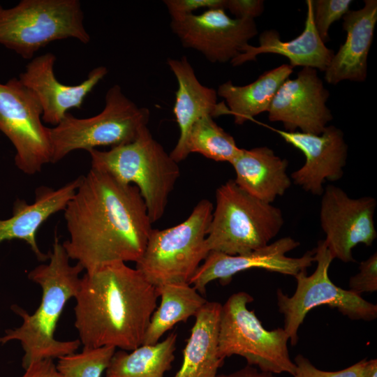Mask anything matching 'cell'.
Here are the masks:
<instances>
[{
	"mask_svg": "<svg viewBox=\"0 0 377 377\" xmlns=\"http://www.w3.org/2000/svg\"><path fill=\"white\" fill-rule=\"evenodd\" d=\"M270 128L304 154L305 162L292 173L291 179L305 191L322 195L325 181L334 182L343 177L348 146L339 128L327 126L319 135Z\"/></svg>",
	"mask_w": 377,
	"mask_h": 377,
	"instance_id": "2e32d148",
	"label": "cell"
},
{
	"mask_svg": "<svg viewBox=\"0 0 377 377\" xmlns=\"http://www.w3.org/2000/svg\"><path fill=\"white\" fill-rule=\"evenodd\" d=\"M330 96L317 70L305 67L295 79H287L275 94L268 110L272 122H281L285 131L319 135L332 119L326 105Z\"/></svg>",
	"mask_w": 377,
	"mask_h": 377,
	"instance_id": "9a60e30c",
	"label": "cell"
},
{
	"mask_svg": "<svg viewBox=\"0 0 377 377\" xmlns=\"http://www.w3.org/2000/svg\"><path fill=\"white\" fill-rule=\"evenodd\" d=\"M91 169L106 172L119 182L138 187L151 223L164 214L180 169L147 126L132 142L108 151L91 149Z\"/></svg>",
	"mask_w": 377,
	"mask_h": 377,
	"instance_id": "277c9868",
	"label": "cell"
},
{
	"mask_svg": "<svg viewBox=\"0 0 377 377\" xmlns=\"http://www.w3.org/2000/svg\"><path fill=\"white\" fill-rule=\"evenodd\" d=\"M20 377H64L52 359L37 360L31 363Z\"/></svg>",
	"mask_w": 377,
	"mask_h": 377,
	"instance_id": "836d02e7",
	"label": "cell"
},
{
	"mask_svg": "<svg viewBox=\"0 0 377 377\" xmlns=\"http://www.w3.org/2000/svg\"><path fill=\"white\" fill-rule=\"evenodd\" d=\"M293 72V67L290 64H282L265 71L246 85L237 86L230 80L226 81L219 85L216 92L224 98L235 123L242 125L268 112L277 91Z\"/></svg>",
	"mask_w": 377,
	"mask_h": 377,
	"instance_id": "cb8c5ba5",
	"label": "cell"
},
{
	"mask_svg": "<svg viewBox=\"0 0 377 377\" xmlns=\"http://www.w3.org/2000/svg\"><path fill=\"white\" fill-rule=\"evenodd\" d=\"M163 2L170 19H175L193 14V11L200 8L226 10V0H165Z\"/></svg>",
	"mask_w": 377,
	"mask_h": 377,
	"instance_id": "1f68e13d",
	"label": "cell"
},
{
	"mask_svg": "<svg viewBox=\"0 0 377 377\" xmlns=\"http://www.w3.org/2000/svg\"><path fill=\"white\" fill-rule=\"evenodd\" d=\"M161 304L154 311L143 343L151 345L180 322L195 316L207 300L188 283H170L155 287Z\"/></svg>",
	"mask_w": 377,
	"mask_h": 377,
	"instance_id": "d4e9b609",
	"label": "cell"
},
{
	"mask_svg": "<svg viewBox=\"0 0 377 377\" xmlns=\"http://www.w3.org/2000/svg\"><path fill=\"white\" fill-rule=\"evenodd\" d=\"M36 96L17 77L0 83V131L14 146L15 164L27 175L52 161L50 128L43 125Z\"/></svg>",
	"mask_w": 377,
	"mask_h": 377,
	"instance_id": "8fae6325",
	"label": "cell"
},
{
	"mask_svg": "<svg viewBox=\"0 0 377 377\" xmlns=\"http://www.w3.org/2000/svg\"><path fill=\"white\" fill-rule=\"evenodd\" d=\"M367 359L336 371H323L316 368L310 360L299 354L294 359L295 370L294 377H363Z\"/></svg>",
	"mask_w": 377,
	"mask_h": 377,
	"instance_id": "f546056e",
	"label": "cell"
},
{
	"mask_svg": "<svg viewBox=\"0 0 377 377\" xmlns=\"http://www.w3.org/2000/svg\"><path fill=\"white\" fill-rule=\"evenodd\" d=\"M221 306L207 301L195 315L182 364L173 377H217L224 363L218 348Z\"/></svg>",
	"mask_w": 377,
	"mask_h": 377,
	"instance_id": "603a6c76",
	"label": "cell"
},
{
	"mask_svg": "<svg viewBox=\"0 0 377 377\" xmlns=\"http://www.w3.org/2000/svg\"><path fill=\"white\" fill-rule=\"evenodd\" d=\"M352 2L351 0L313 1L314 24L325 44L330 40L331 24L343 17L350 10Z\"/></svg>",
	"mask_w": 377,
	"mask_h": 377,
	"instance_id": "f1b7e54d",
	"label": "cell"
},
{
	"mask_svg": "<svg viewBox=\"0 0 377 377\" xmlns=\"http://www.w3.org/2000/svg\"><path fill=\"white\" fill-rule=\"evenodd\" d=\"M56 56L47 52L31 60L19 80L37 97L43 109L42 121L59 124L71 108L81 109L85 98L107 75L106 67L92 69L87 79L76 85L61 84L54 74Z\"/></svg>",
	"mask_w": 377,
	"mask_h": 377,
	"instance_id": "e0dca14e",
	"label": "cell"
},
{
	"mask_svg": "<svg viewBox=\"0 0 377 377\" xmlns=\"http://www.w3.org/2000/svg\"><path fill=\"white\" fill-rule=\"evenodd\" d=\"M167 64L178 85L173 112L180 131L177 142L170 154L179 163L188 157L185 146L193 124L205 116L215 118L230 114V112L224 101L218 102L216 91L199 81L186 57L168 58Z\"/></svg>",
	"mask_w": 377,
	"mask_h": 377,
	"instance_id": "ac0fdd59",
	"label": "cell"
},
{
	"mask_svg": "<svg viewBox=\"0 0 377 377\" xmlns=\"http://www.w3.org/2000/svg\"><path fill=\"white\" fill-rule=\"evenodd\" d=\"M81 179L80 176L56 189L45 186L38 187L34 201L31 204L22 199L16 200L12 216L0 219V244L6 240H22L29 246L38 261H47L48 254L42 252L37 243L38 230L52 215L64 210Z\"/></svg>",
	"mask_w": 377,
	"mask_h": 377,
	"instance_id": "d6986e66",
	"label": "cell"
},
{
	"mask_svg": "<svg viewBox=\"0 0 377 377\" xmlns=\"http://www.w3.org/2000/svg\"><path fill=\"white\" fill-rule=\"evenodd\" d=\"M320 223L332 258L355 262L353 249L359 244L371 246L377 237L374 224L376 200L371 196L350 198L330 184L322 194Z\"/></svg>",
	"mask_w": 377,
	"mask_h": 377,
	"instance_id": "7c38bea8",
	"label": "cell"
},
{
	"mask_svg": "<svg viewBox=\"0 0 377 377\" xmlns=\"http://www.w3.org/2000/svg\"><path fill=\"white\" fill-rule=\"evenodd\" d=\"M262 0H226V8L235 15V18L254 20L264 11Z\"/></svg>",
	"mask_w": 377,
	"mask_h": 377,
	"instance_id": "d6a6232c",
	"label": "cell"
},
{
	"mask_svg": "<svg viewBox=\"0 0 377 377\" xmlns=\"http://www.w3.org/2000/svg\"><path fill=\"white\" fill-rule=\"evenodd\" d=\"M334 260L324 240H319L315 248L314 272L306 275L301 271L294 277L297 286L289 297L281 289L276 291L279 311L283 315V330L292 346L298 342L297 332L306 314L313 308L327 305L337 308L343 315L352 320L370 321L377 318V305L363 299L350 290L337 286L330 279L328 271Z\"/></svg>",
	"mask_w": 377,
	"mask_h": 377,
	"instance_id": "30bf717a",
	"label": "cell"
},
{
	"mask_svg": "<svg viewBox=\"0 0 377 377\" xmlns=\"http://www.w3.org/2000/svg\"><path fill=\"white\" fill-rule=\"evenodd\" d=\"M187 156L198 153L205 157L230 163L240 151L234 138L219 126L210 116H205L191 126L186 142Z\"/></svg>",
	"mask_w": 377,
	"mask_h": 377,
	"instance_id": "4316f807",
	"label": "cell"
},
{
	"mask_svg": "<svg viewBox=\"0 0 377 377\" xmlns=\"http://www.w3.org/2000/svg\"><path fill=\"white\" fill-rule=\"evenodd\" d=\"M177 339L174 332L154 344H142L131 351L115 350L105 377H164L175 360Z\"/></svg>",
	"mask_w": 377,
	"mask_h": 377,
	"instance_id": "484cf974",
	"label": "cell"
},
{
	"mask_svg": "<svg viewBox=\"0 0 377 377\" xmlns=\"http://www.w3.org/2000/svg\"><path fill=\"white\" fill-rule=\"evenodd\" d=\"M217 377H276L275 374L262 371L256 367L246 364L230 374H218Z\"/></svg>",
	"mask_w": 377,
	"mask_h": 377,
	"instance_id": "e575fe53",
	"label": "cell"
},
{
	"mask_svg": "<svg viewBox=\"0 0 377 377\" xmlns=\"http://www.w3.org/2000/svg\"><path fill=\"white\" fill-rule=\"evenodd\" d=\"M150 112L129 99L118 84L105 96V107L96 115L77 118L68 112L50 128L52 161L54 163L75 150L89 151L97 147H111L133 141L147 126Z\"/></svg>",
	"mask_w": 377,
	"mask_h": 377,
	"instance_id": "ba28073f",
	"label": "cell"
},
{
	"mask_svg": "<svg viewBox=\"0 0 377 377\" xmlns=\"http://www.w3.org/2000/svg\"><path fill=\"white\" fill-rule=\"evenodd\" d=\"M363 377H377L376 359L367 360L364 368Z\"/></svg>",
	"mask_w": 377,
	"mask_h": 377,
	"instance_id": "d590c367",
	"label": "cell"
},
{
	"mask_svg": "<svg viewBox=\"0 0 377 377\" xmlns=\"http://www.w3.org/2000/svg\"><path fill=\"white\" fill-rule=\"evenodd\" d=\"M360 272L350 277V290L361 295L362 293H373L377 290V253L362 261Z\"/></svg>",
	"mask_w": 377,
	"mask_h": 377,
	"instance_id": "4dcf8cb0",
	"label": "cell"
},
{
	"mask_svg": "<svg viewBox=\"0 0 377 377\" xmlns=\"http://www.w3.org/2000/svg\"><path fill=\"white\" fill-rule=\"evenodd\" d=\"M300 244L293 238L285 237L244 254L228 255L210 251L188 283L199 293L205 294L209 282L219 280L221 285H227L236 274L253 268L295 276L300 272L306 270L315 262V249L306 251L301 257L287 256L288 252Z\"/></svg>",
	"mask_w": 377,
	"mask_h": 377,
	"instance_id": "5bb4252c",
	"label": "cell"
},
{
	"mask_svg": "<svg viewBox=\"0 0 377 377\" xmlns=\"http://www.w3.org/2000/svg\"><path fill=\"white\" fill-rule=\"evenodd\" d=\"M170 28L184 47L212 63L230 62L258 34L254 20L232 18L221 8L171 19Z\"/></svg>",
	"mask_w": 377,
	"mask_h": 377,
	"instance_id": "4fadbf2b",
	"label": "cell"
},
{
	"mask_svg": "<svg viewBox=\"0 0 377 377\" xmlns=\"http://www.w3.org/2000/svg\"><path fill=\"white\" fill-rule=\"evenodd\" d=\"M213 210V204L202 199L179 224L151 230L145 251L135 263V268L148 282L155 287L189 283L209 253L206 237Z\"/></svg>",
	"mask_w": 377,
	"mask_h": 377,
	"instance_id": "8992f818",
	"label": "cell"
},
{
	"mask_svg": "<svg viewBox=\"0 0 377 377\" xmlns=\"http://www.w3.org/2000/svg\"><path fill=\"white\" fill-rule=\"evenodd\" d=\"M158 297L155 286L125 263L85 272L74 297L80 343L84 348H137L143 343Z\"/></svg>",
	"mask_w": 377,
	"mask_h": 377,
	"instance_id": "7a4b0ae2",
	"label": "cell"
},
{
	"mask_svg": "<svg viewBox=\"0 0 377 377\" xmlns=\"http://www.w3.org/2000/svg\"><path fill=\"white\" fill-rule=\"evenodd\" d=\"M307 10L302 34L293 40L283 41L275 29L265 30L259 36V45L247 44L240 54L230 61L233 66L255 61L260 54H276L287 57L290 65L309 67L325 72L334 52L327 47L316 29L313 0L306 1Z\"/></svg>",
	"mask_w": 377,
	"mask_h": 377,
	"instance_id": "44dd1931",
	"label": "cell"
},
{
	"mask_svg": "<svg viewBox=\"0 0 377 377\" xmlns=\"http://www.w3.org/2000/svg\"><path fill=\"white\" fill-rule=\"evenodd\" d=\"M64 212L69 238L62 245L86 272L138 262L153 230L138 187L94 169L82 176Z\"/></svg>",
	"mask_w": 377,
	"mask_h": 377,
	"instance_id": "6da1fadb",
	"label": "cell"
},
{
	"mask_svg": "<svg viewBox=\"0 0 377 377\" xmlns=\"http://www.w3.org/2000/svg\"><path fill=\"white\" fill-rule=\"evenodd\" d=\"M253 298L240 291L229 297L221 306L218 348L224 360L236 355L244 357L248 365L274 374L294 375L295 364L290 359L289 337L283 328L267 330L247 304Z\"/></svg>",
	"mask_w": 377,
	"mask_h": 377,
	"instance_id": "9c48e42d",
	"label": "cell"
},
{
	"mask_svg": "<svg viewBox=\"0 0 377 377\" xmlns=\"http://www.w3.org/2000/svg\"><path fill=\"white\" fill-rule=\"evenodd\" d=\"M283 223L279 208L251 195L229 179L216 191L207 248L228 255L247 253L270 244Z\"/></svg>",
	"mask_w": 377,
	"mask_h": 377,
	"instance_id": "5b68a950",
	"label": "cell"
},
{
	"mask_svg": "<svg viewBox=\"0 0 377 377\" xmlns=\"http://www.w3.org/2000/svg\"><path fill=\"white\" fill-rule=\"evenodd\" d=\"M342 18L346 40L325 70V80L332 84L343 80L364 82L377 22V1L364 0L362 8L349 10Z\"/></svg>",
	"mask_w": 377,
	"mask_h": 377,
	"instance_id": "ffe728a7",
	"label": "cell"
},
{
	"mask_svg": "<svg viewBox=\"0 0 377 377\" xmlns=\"http://www.w3.org/2000/svg\"><path fill=\"white\" fill-rule=\"evenodd\" d=\"M236 177L235 182L251 195L272 204L281 196L292 184L287 173L288 162L276 155L268 147L250 149L240 148L230 163Z\"/></svg>",
	"mask_w": 377,
	"mask_h": 377,
	"instance_id": "7402d4cb",
	"label": "cell"
},
{
	"mask_svg": "<svg viewBox=\"0 0 377 377\" xmlns=\"http://www.w3.org/2000/svg\"><path fill=\"white\" fill-rule=\"evenodd\" d=\"M116 348L112 346L84 348L58 359V371L64 377H101Z\"/></svg>",
	"mask_w": 377,
	"mask_h": 377,
	"instance_id": "83f0119b",
	"label": "cell"
},
{
	"mask_svg": "<svg viewBox=\"0 0 377 377\" xmlns=\"http://www.w3.org/2000/svg\"><path fill=\"white\" fill-rule=\"evenodd\" d=\"M70 38L84 44L91 38L79 0H22L8 8L0 4V44L24 59Z\"/></svg>",
	"mask_w": 377,
	"mask_h": 377,
	"instance_id": "52a82bcc",
	"label": "cell"
},
{
	"mask_svg": "<svg viewBox=\"0 0 377 377\" xmlns=\"http://www.w3.org/2000/svg\"><path fill=\"white\" fill-rule=\"evenodd\" d=\"M47 263L30 270L28 279L41 289V300L33 313L14 304L12 311L21 317L18 327L7 329L0 337V343L18 341L23 349L22 366L26 369L33 362L44 359H59L77 352L79 339L60 341L54 337L57 325L68 301L74 298L80 284V273L84 270L77 263L70 264V258L59 238L55 236Z\"/></svg>",
	"mask_w": 377,
	"mask_h": 377,
	"instance_id": "3957f363",
	"label": "cell"
}]
</instances>
